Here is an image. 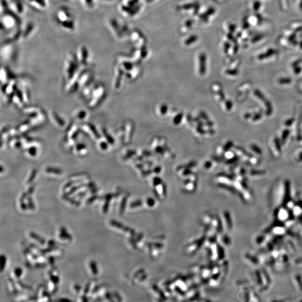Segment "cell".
Segmentation results:
<instances>
[{"mask_svg": "<svg viewBox=\"0 0 302 302\" xmlns=\"http://www.w3.org/2000/svg\"><path fill=\"white\" fill-rule=\"evenodd\" d=\"M73 18L72 13L67 7H62L56 11V20L57 23L66 30H74L75 23Z\"/></svg>", "mask_w": 302, "mask_h": 302, "instance_id": "cell-1", "label": "cell"}, {"mask_svg": "<svg viewBox=\"0 0 302 302\" xmlns=\"http://www.w3.org/2000/svg\"><path fill=\"white\" fill-rule=\"evenodd\" d=\"M1 22L2 25L4 26V29L8 30L13 29L17 24L16 19L9 13L4 14V17H2Z\"/></svg>", "mask_w": 302, "mask_h": 302, "instance_id": "cell-2", "label": "cell"}, {"mask_svg": "<svg viewBox=\"0 0 302 302\" xmlns=\"http://www.w3.org/2000/svg\"><path fill=\"white\" fill-rule=\"evenodd\" d=\"M275 216L277 219V220L284 222L288 220L290 215L287 210L283 208H281L275 211Z\"/></svg>", "mask_w": 302, "mask_h": 302, "instance_id": "cell-3", "label": "cell"}, {"mask_svg": "<svg viewBox=\"0 0 302 302\" xmlns=\"http://www.w3.org/2000/svg\"><path fill=\"white\" fill-rule=\"evenodd\" d=\"M60 237L62 240H72V237L68 233L66 229L64 227H62L60 229Z\"/></svg>", "mask_w": 302, "mask_h": 302, "instance_id": "cell-4", "label": "cell"}, {"mask_svg": "<svg viewBox=\"0 0 302 302\" xmlns=\"http://www.w3.org/2000/svg\"><path fill=\"white\" fill-rule=\"evenodd\" d=\"M80 58L81 62L83 63H85V62H86L87 60V57H88V52L86 48L85 47H82L80 49Z\"/></svg>", "mask_w": 302, "mask_h": 302, "instance_id": "cell-5", "label": "cell"}, {"mask_svg": "<svg viewBox=\"0 0 302 302\" xmlns=\"http://www.w3.org/2000/svg\"><path fill=\"white\" fill-rule=\"evenodd\" d=\"M245 259H246V262L248 263H252V265H257L256 263H258V260L254 256L252 255H250L249 254H246L245 256Z\"/></svg>", "mask_w": 302, "mask_h": 302, "instance_id": "cell-6", "label": "cell"}, {"mask_svg": "<svg viewBox=\"0 0 302 302\" xmlns=\"http://www.w3.org/2000/svg\"><path fill=\"white\" fill-rule=\"evenodd\" d=\"M30 236L31 238H33L35 240L38 242L39 243H40L41 245H44L45 243V240L44 238L41 237L38 234H37L36 233H34L33 232H30Z\"/></svg>", "mask_w": 302, "mask_h": 302, "instance_id": "cell-7", "label": "cell"}, {"mask_svg": "<svg viewBox=\"0 0 302 302\" xmlns=\"http://www.w3.org/2000/svg\"><path fill=\"white\" fill-rule=\"evenodd\" d=\"M205 56L204 54H201L200 56V72L203 74L205 71Z\"/></svg>", "mask_w": 302, "mask_h": 302, "instance_id": "cell-8", "label": "cell"}, {"mask_svg": "<svg viewBox=\"0 0 302 302\" xmlns=\"http://www.w3.org/2000/svg\"><path fill=\"white\" fill-rule=\"evenodd\" d=\"M251 178L256 179V178H259V177H263L265 175V171H251L249 174Z\"/></svg>", "mask_w": 302, "mask_h": 302, "instance_id": "cell-9", "label": "cell"}, {"mask_svg": "<svg viewBox=\"0 0 302 302\" xmlns=\"http://www.w3.org/2000/svg\"><path fill=\"white\" fill-rule=\"evenodd\" d=\"M45 171L48 173H55V174H57V175H60L62 173V170H60V168L51 167H49L46 168Z\"/></svg>", "mask_w": 302, "mask_h": 302, "instance_id": "cell-10", "label": "cell"}, {"mask_svg": "<svg viewBox=\"0 0 302 302\" xmlns=\"http://www.w3.org/2000/svg\"><path fill=\"white\" fill-rule=\"evenodd\" d=\"M26 197H27V194L23 193L22 195V198L20 199V206H21L22 209H23V210H26V208H27L26 204L24 202V200H25V199L26 198Z\"/></svg>", "mask_w": 302, "mask_h": 302, "instance_id": "cell-11", "label": "cell"}, {"mask_svg": "<svg viewBox=\"0 0 302 302\" xmlns=\"http://www.w3.org/2000/svg\"><path fill=\"white\" fill-rule=\"evenodd\" d=\"M36 173H37V170H33V171L31 173V175H30V177L28 179V184H30L33 181H34V180L35 177L36 176Z\"/></svg>", "mask_w": 302, "mask_h": 302, "instance_id": "cell-12", "label": "cell"}, {"mask_svg": "<svg viewBox=\"0 0 302 302\" xmlns=\"http://www.w3.org/2000/svg\"><path fill=\"white\" fill-rule=\"evenodd\" d=\"M27 200H28V208L31 210H34L35 209V205L32 198L30 196H28L27 198Z\"/></svg>", "mask_w": 302, "mask_h": 302, "instance_id": "cell-13", "label": "cell"}, {"mask_svg": "<svg viewBox=\"0 0 302 302\" xmlns=\"http://www.w3.org/2000/svg\"><path fill=\"white\" fill-rule=\"evenodd\" d=\"M266 237L265 236H259V237L256 238V242L257 243L261 245V244L263 243L265 241H266Z\"/></svg>", "mask_w": 302, "mask_h": 302, "instance_id": "cell-14", "label": "cell"}, {"mask_svg": "<svg viewBox=\"0 0 302 302\" xmlns=\"http://www.w3.org/2000/svg\"><path fill=\"white\" fill-rule=\"evenodd\" d=\"M90 266L93 274H95H95H97V269L96 263L95 261H92L91 262Z\"/></svg>", "mask_w": 302, "mask_h": 302, "instance_id": "cell-15", "label": "cell"}, {"mask_svg": "<svg viewBox=\"0 0 302 302\" xmlns=\"http://www.w3.org/2000/svg\"><path fill=\"white\" fill-rule=\"evenodd\" d=\"M86 186V185H84V184H83V185H80L79 186H74V187H73L72 188V189H71V190L69 191V192H68V193H67V194H66V195H69L72 194H73L74 193V192H75L76 191H77V190H78V189H80V187H83V186Z\"/></svg>", "mask_w": 302, "mask_h": 302, "instance_id": "cell-16", "label": "cell"}, {"mask_svg": "<svg viewBox=\"0 0 302 302\" xmlns=\"http://www.w3.org/2000/svg\"><path fill=\"white\" fill-rule=\"evenodd\" d=\"M197 38H198L195 35L191 36V37H190L189 39L186 41L185 43L186 44H188V45H189L190 44L193 43H194L196 41Z\"/></svg>", "mask_w": 302, "mask_h": 302, "instance_id": "cell-17", "label": "cell"}, {"mask_svg": "<svg viewBox=\"0 0 302 302\" xmlns=\"http://www.w3.org/2000/svg\"><path fill=\"white\" fill-rule=\"evenodd\" d=\"M6 262V258L4 255H1V271L3 270L5 266V264Z\"/></svg>", "mask_w": 302, "mask_h": 302, "instance_id": "cell-18", "label": "cell"}, {"mask_svg": "<svg viewBox=\"0 0 302 302\" xmlns=\"http://www.w3.org/2000/svg\"><path fill=\"white\" fill-rule=\"evenodd\" d=\"M109 201H110V200H106V202L105 203L103 208V212L104 213H106L108 212L109 206Z\"/></svg>", "mask_w": 302, "mask_h": 302, "instance_id": "cell-19", "label": "cell"}, {"mask_svg": "<svg viewBox=\"0 0 302 302\" xmlns=\"http://www.w3.org/2000/svg\"><path fill=\"white\" fill-rule=\"evenodd\" d=\"M85 3V4L86 5L87 7H91L94 6V0H83Z\"/></svg>", "mask_w": 302, "mask_h": 302, "instance_id": "cell-20", "label": "cell"}, {"mask_svg": "<svg viewBox=\"0 0 302 302\" xmlns=\"http://www.w3.org/2000/svg\"><path fill=\"white\" fill-rule=\"evenodd\" d=\"M29 153L32 156H35L36 155V149L34 147H31L29 150Z\"/></svg>", "mask_w": 302, "mask_h": 302, "instance_id": "cell-21", "label": "cell"}, {"mask_svg": "<svg viewBox=\"0 0 302 302\" xmlns=\"http://www.w3.org/2000/svg\"><path fill=\"white\" fill-rule=\"evenodd\" d=\"M97 198H98V196H96V195H94V196L91 197L90 198H89L87 200V204H91V203H93Z\"/></svg>", "mask_w": 302, "mask_h": 302, "instance_id": "cell-22", "label": "cell"}, {"mask_svg": "<svg viewBox=\"0 0 302 302\" xmlns=\"http://www.w3.org/2000/svg\"><path fill=\"white\" fill-rule=\"evenodd\" d=\"M74 182H75V181H69V182H68V183H67V184L65 185V186H64V190H65V189H67V188L69 187L70 186H71L73 184H74Z\"/></svg>", "mask_w": 302, "mask_h": 302, "instance_id": "cell-23", "label": "cell"}, {"mask_svg": "<svg viewBox=\"0 0 302 302\" xmlns=\"http://www.w3.org/2000/svg\"><path fill=\"white\" fill-rule=\"evenodd\" d=\"M22 270L20 268H17L15 270V274L17 276H19L22 274Z\"/></svg>", "mask_w": 302, "mask_h": 302, "instance_id": "cell-24", "label": "cell"}, {"mask_svg": "<svg viewBox=\"0 0 302 302\" xmlns=\"http://www.w3.org/2000/svg\"><path fill=\"white\" fill-rule=\"evenodd\" d=\"M34 187L33 186H31L30 188L29 189V190H28V194H33V191H34Z\"/></svg>", "mask_w": 302, "mask_h": 302, "instance_id": "cell-25", "label": "cell"}, {"mask_svg": "<svg viewBox=\"0 0 302 302\" xmlns=\"http://www.w3.org/2000/svg\"><path fill=\"white\" fill-rule=\"evenodd\" d=\"M54 245H55V241H53V240H51L50 241H49L48 242V245L49 246V247H54Z\"/></svg>", "mask_w": 302, "mask_h": 302, "instance_id": "cell-26", "label": "cell"}, {"mask_svg": "<svg viewBox=\"0 0 302 302\" xmlns=\"http://www.w3.org/2000/svg\"><path fill=\"white\" fill-rule=\"evenodd\" d=\"M181 116H180V115H177V117H176V119H177V120H174V122H176V121H177V123H179V122L180 121V120H181Z\"/></svg>", "mask_w": 302, "mask_h": 302, "instance_id": "cell-27", "label": "cell"}, {"mask_svg": "<svg viewBox=\"0 0 302 302\" xmlns=\"http://www.w3.org/2000/svg\"><path fill=\"white\" fill-rule=\"evenodd\" d=\"M105 1H110V0H105Z\"/></svg>", "mask_w": 302, "mask_h": 302, "instance_id": "cell-28", "label": "cell"}, {"mask_svg": "<svg viewBox=\"0 0 302 302\" xmlns=\"http://www.w3.org/2000/svg\"><path fill=\"white\" fill-rule=\"evenodd\" d=\"M152 1V0H148V1Z\"/></svg>", "mask_w": 302, "mask_h": 302, "instance_id": "cell-29", "label": "cell"}]
</instances>
